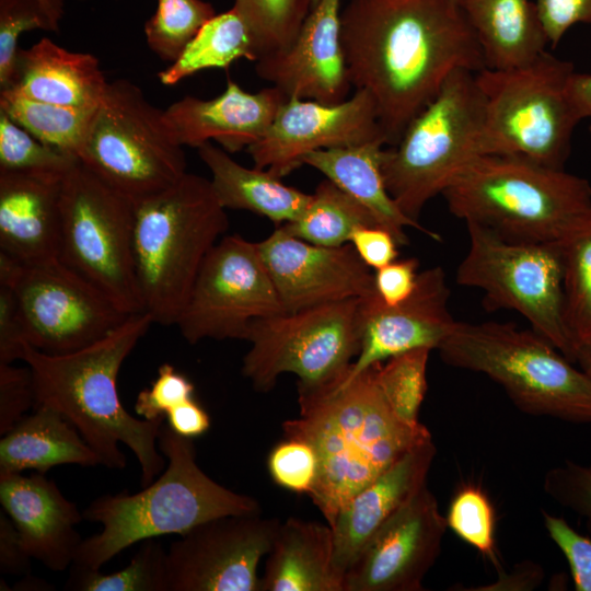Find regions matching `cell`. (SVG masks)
<instances>
[{
  "instance_id": "44dd1931",
  "label": "cell",
  "mask_w": 591,
  "mask_h": 591,
  "mask_svg": "<svg viewBox=\"0 0 591 591\" xmlns=\"http://www.w3.org/2000/svg\"><path fill=\"white\" fill-rule=\"evenodd\" d=\"M343 0H320L312 7L292 45L256 61L259 78L288 99L337 104L347 100L349 80L340 38Z\"/></svg>"
},
{
  "instance_id": "7a4b0ae2",
  "label": "cell",
  "mask_w": 591,
  "mask_h": 591,
  "mask_svg": "<svg viewBox=\"0 0 591 591\" xmlns=\"http://www.w3.org/2000/svg\"><path fill=\"white\" fill-rule=\"evenodd\" d=\"M376 368L298 389L300 415L282 424L283 438L303 440L316 453L317 478L309 497L329 526L357 493L432 438L421 422L409 425L395 415Z\"/></svg>"
},
{
  "instance_id": "7dc6e473",
  "label": "cell",
  "mask_w": 591,
  "mask_h": 591,
  "mask_svg": "<svg viewBox=\"0 0 591 591\" xmlns=\"http://www.w3.org/2000/svg\"><path fill=\"white\" fill-rule=\"evenodd\" d=\"M35 407L30 368L0 363V436L12 429Z\"/></svg>"
},
{
  "instance_id": "d6a6232c",
  "label": "cell",
  "mask_w": 591,
  "mask_h": 591,
  "mask_svg": "<svg viewBox=\"0 0 591 591\" xmlns=\"http://www.w3.org/2000/svg\"><path fill=\"white\" fill-rule=\"evenodd\" d=\"M281 227L317 245L341 246L350 243L357 229L380 224L364 206L326 178L316 186L301 217Z\"/></svg>"
},
{
  "instance_id": "f5cc1de1",
  "label": "cell",
  "mask_w": 591,
  "mask_h": 591,
  "mask_svg": "<svg viewBox=\"0 0 591 591\" xmlns=\"http://www.w3.org/2000/svg\"><path fill=\"white\" fill-rule=\"evenodd\" d=\"M32 557L25 551L20 534L9 518L0 512V570L16 576L31 573Z\"/></svg>"
},
{
  "instance_id": "7bdbcfd3",
  "label": "cell",
  "mask_w": 591,
  "mask_h": 591,
  "mask_svg": "<svg viewBox=\"0 0 591 591\" xmlns=\"http://www.w3.org/2000/svg\"><path fill=\"white\" fill-rule=\"evenodd\" d=\"M267 468L278 486L309 496L317 478V456L308 442L285 438L269 452Z\"/></svg>"
},
{
  "instance_id": "9f6ffc18",
  "label": "cell",
  "mask_w": 591,
  "mask_h": 591,
  "mask_svg": "<svg viewBox=\"0 0 591 591\" xmlns=\"http://www.w3.org/2000/svg\"><path fill=\"white\" fill-rule=\"evenodd\" d=\"M568 93L579 119L591 117V74L575 71L569 80Z\"/></svg>"
},
{
  "instance_id": "680465c9",
  "label": "cell",
  "mask_w": 591,
  "mask_h": 591,
  "mask_svg": "<svg viewBox=\"0 0 591 591\" xmlns=\"http://www.w3.org/2000/svg\"><path fill=\"white\" fill-rule=\"evenodd\" d=\"M54 25L59 30L60 21L65 13L63 0H38Z\"/></svg>"
},
{
  "instance_id": "94428289",
  "label": "cell",
  "mask_w": 591,
  "mask_h": 591,
  "mask_svg": "<svg viewBox=\"0 0 591 591\" xmlns=\"http://www.w3.org/2000/svg\"><path fill=\"white\" fill-rule=\"evenodd\" d=\"M590 131H591V126H590Z\"/></svg>"
},
{
  "instance_id": "ab89813d",
  "label": "cell",
  "mask_w": 591,
  "mask_h": 591,
  "mask_svg": "<svg viewBox=\"0 0 591 591\" xmlns=\"http://www.w3.org/2000/svg\"><path fill=\"white\" fill-rule=\"evenodd\" d=\"M78 161L42 142L0 111V170L63 178Z\"/></svg>"
},
{
  "instance_id": "b9f144b4",
  "label": "cell",
  "mask_w": 591,
  "mask_h": 591,
  "mask_svg": "<svg viewBox=\"0 0 591 591\" xmlns=\"http://www.w3.org/2000/svg\"><path fill=\"white\" fill-rule=\"evenodd\" d=\"M34 30L59 32L38 0H0V90L11 84L21 34Z\"/></svg>"
},
{
  "instance_id": "9a60e30c",
  "label": "cell",
  "mask_w": 591,
  "mask_h": 591,
  "mask_svg": "<svg viewBox=\"0 0 591 591\" xmlns=\"http://www.w3.org/2000/svg\"><path fill=\"white\" fill-rule=\"evenodd\" d=\"M285 312L256 242L233 234L206 256L175 325L189 344L246 340L253 321Z\"/></svg>"
},
{
  "instance_id": "4fadbf2b",
  "label": "cell",
  "mask_w": 591,
  "mask_h": 591,
  "mask_svg": "<svg viewBox=\"0 0 591 591\" xmlns=\"http://www.w3.org/2000/svg\"><path fill=\"white\" fill-rule=\"evenodd\" d=\"M359 301L349 299L253 321L242 374L264 393L283 373L298 376V389L340 378L360 351Z\"/></svg>"
},
{
  "instance_id": "6125c7cd",
  "label": "cell",
  "mask_w": 591,
  "mask_h": 591,
  "mask_svg": "<svg viewBox=\"0 0 591 591\" xmlns=\"http://www.w3.org/2000/svg\"><path fill=\"white\" fill-rule=\"evenodd\" d=\"M459 2H460V0H459Z\"/></svg>"
},
{
  "instance_id": "d6986e66",
  "label": "cell",
  "mask_w": 591,
  "mask_h": 591,
  "mask_svg": "<svg viewBox=\"0 0 591 591\" xmlns=\"http://www.w3.org/2000/svg\"><path fill=\"white\" fill-rule=\"evenodd\" d=\"M256 245L286 312L374 293V273L350 243L317 245L278 225Z\"/></svg>"
},
{
  "instance_id": "cb8c5ba5",
  "label": "cell",
  "mask_w": 591,
  "mask_h": 591,
  "mask_svg": "<svg viewBox=\"0 0 591 591\" xmlns=\"http://www.w3.org/2000/svg\"><path fill=\"white\" fill-rule=\"evenodd\" d=\"M436 454L432 438L416 445L357 493L338 513L331 526L333 564L343 579L373 534L427 485Z\"/></svg>"
},
{
  "instance_id": "8992f818",
  "label": "cell",
  "mask_w": 591,
  "mask_h": 591,
  "mask_svg": "<svg viewBox=\"0 0 591 591\" xmlns=\"http://www.w3.org/2000/svg\"><path fill=\"white\" fill-rule=\"evenodd\" d=\"M228 228L210 179L193 173L136 204V275L153 323L176 324L206 256Z\"/></svg>"
},
{
  "instance_id": "ee69618b",
  "label": "cell",
  "mask_w": 591,
  "mask_h": 591,
  "mask_svg": "<svg viewBox=\"0 0 591 591\" xmlns=\"http://www.w3.org/2000/svg\"><path fill=\"white\" fill-rule=\"evenodd\" d=\"M543 491L577 514L591 533V465L567 460L552 467L544 475Z\"/></svg>"
},
{
  "instance_id": "f35d334b",
  "label": "cell",
  "mask_w": 591,
  "mask_h": 591,
  "mask_svg": "<svg viewBox=\"0 0 591 591\" xmlns=\"http://www.w3.org/2000/svg\"><path fill=\"white\" fill-rule=\"evenodd\" d=\"M430 349H414L378 363L382 393L395 415L409 425L419 424V410L427 392Z\"/></svg>"
},
{
  "instance_id": "603a6c76",
  "label": "cell",
  "mask_w": 591,
  "mask_h": 591,
  "mask_svg": "<svg viewBox=\"0 0 591 591\" xmlns=\"http://www.w3.org/2000/svg\"><path fill=\"white\" fill-rule=\"evenodd\" d=\"M287 100L274 85L250 93L229 80L213 99L187 95L164 112L182 146L198 148L215 140L227 152H236L264 137Z\"/></svg>"
},
{
  "instance_id": "e0dca14e",
  "label": "cell",
  "mask_w": 591,
  "mask_h": 591,
  "mask_svg": "<svg viewBox=\"0 0 591 591\" xmlns=\"http://www.w3.org/2000/svg\"><path fill=\"white\" fill-rule=\"evenodd\" d=\"M371 141L387 146L372 97L356 90L337 104L288 99L264 137L247 152L255 167L281 178L303 165V158L313 151Z\"/></svg>"
},
{
  "instance_id": "816d5d0a",
  "label": "cell",
  "mask_w": 591,
  "mask_h": 591,
  "mask_svg": "<svg viewBox=\"0 0 591 591\" xmlns=\"http://www.w3.org/2000/svg\"><path fill=\"white\" fill-rule=\"evenodd\" d=\"M25 344L22 321L12 289L0 283V363L21 359Z\"/></svg>"
},
{
  "instance_id": "ffe728a7",
  "label": "cell",
  "mask_w": 591,
  "mask_h": 591,
  "mask_svg": "<svg viewBox=\"0 0 591 591\" xmlns=\"http://www.w3.org/2000/svg\"><path fill=\"white\" fill-rule=\"evenodd\" d=\"M449 297L445 273L433 266L419 271L413 293L397 304L385 305L375 291L361 298V346L349 375L414 349L438 350L457 324Z\"/></svg>"
},
{
  "instance_id": "8d00e7d4",
  "label": "cell",
  "mask_w": 591,
  "mask_h": 591,
  "mask_svg": "<svg viewBox=\"0 0 591 591\" xmlns=\"http://www.w3.org/2000/svg\"><path fill=\"white\" fill-rule=\"evenodd\" d=\"M216 11L204 0H158L144 24L149 48L162 60L174 62Z\"/></svg>"
},
{
  "instance_id": "c3c4849f",
  "label": "cell",
  "mask_w": 591,
  "mask_h": 591,
  "mask_svg": "<svg viewBox=\"0 0 591 591\" xmlns=\"http://www.w3.org/2000/svg\"><path fill=\"white\" fill-rule=\"evenodd\" d=\"M548 45L557 46L576 24L591 26V0H535Z\"/></svg>"
},
{
  "instance_id": "6f0895ef",
  "label": "cell",
  "mask_w": 591,
  "mask_h": 591,
  "mask_svg": "<svg viewBox=\"0 0 591 591\" xmlns=\"http://www.w3.org/2000/svg\"><path fill=\"white\" fill-rule=\"evenodd\" d=\"M575 363L591 378V336L576 346Z\"/></svg>"
},
{
  "instance_id": "3957f363",
  "label": "cell",
  "mask_w": 591,
  "mask_h": 591,
  "mask_svg": "<svg viewBox=\"0 0 591 591\" xmlns=\"http://www.w3.org/2000/svg\"><path fill=\"white\" fill-rule=\"evenodd\" d=\"M152 323L147 312L135 313L82 349L49 355L25 343L21 355L32 372L35 406L45 405L65 416L101 465L124 468L127 459L119 443L127 445L140 465L142 487L166 466L158 444L163 419H139L129 414L119 399L117 378Z\"/></svg>"
},
{
  "instance_id": "7c38bea8",
  "label": "cell",
  "mask_w": 591,
  "mask_h": 591,
  "mask_svg": "<svg viewBox=\"0 0 591 591\" xmlns=\"http://www.w3.org/2000/svg\"><path fill=\"white\" fill-rule=\"evenodd\" d=\"M468 248L459 285L484 291L489 310H514L531 328L575 363V343L564 314L561 244L518 242L467 222Z\"/></svg>"
},
{
  "instance_id": "52a82bcc",
  "label": "cell",
  "mask_w": 591,
  "mask_h": 591,
  "mask_svg": "<svg viewBox=\"0 0 591 591\" xmlns=\"http://www.w3.org/2000/svg\"><path fill=\"white\" fill-rule=\"evenodd\" d=\"M438 351L448 366L495 381L522 413L591 424V378L532 328L457 322Z\"/></svg>"
},
{
  "instance_id": "4dcf8cb0",
  "label": "cell",
  "mask_w": 591,
  "mask_h": 591,
  "mask_svg": "<svg viewBox=\"0 0 591 591\" xmlns=\"http://www.w3.org/2000/svg\"><path fill=\"white\" fill-rule=\"evenodd\" d=\"M197 151L224 209L247 210L281 225L300 218L312 199V194L283 184L267 170L239 164L211 141Z\"/></svg>"
},
{
  "instance_id": "484cf974",
  "label": "cell",
  "mask_w": 591,
  "mask_h": 591,
  "mask_svg": "<svg viewBox=\"0 0 591 591\" xmlns=\"http://www.w3.org/2000/svg\"><path fill=\"white\" fill-rule=\"evenodd\" d=\"M107 85L95 56L70 51L44 37L27 49L19 48L5 90L33 101L86 108L100 104Z\"/></svg>"
},
{
  "instance_id": "6da1fadb",
  "label": "cell",
  "mask_w": 591,
  "mask_h": 591,
  "mask_svg": "<svg viewBox=\"0 0 591 591\" xmlns=\"http://www.w3.org/2000/svg\"><path fill=\"white\" fill-rule=\"evenodd\" d=\"M340 38L350 83L372 97L390 147L454 71L486 68L459 0H348Z\"/></svg>"
},
{
  "instance_id": "f546056e",
  "label": "cell",
  "mask_w": 591,
  "mask_h": 591,
  "mask_svg": "<svg viewBox=\"0 0 591 591\" xmlns=\"http://www.w3.org/2000/svg\"><path fill=\"white\" fill-rule=\"evenodd\" d=\"M100 464L77 428L56 409L38 405L0 439V474L33 470L45 474L58 465Z\"/></svg>"
},
{
  "instance_id": "11a10c76",
  "label": "cell",
  "mask_w": 591,
  "mask_h": 591,
  "mask_svg": "<svg viewBox=\"0 0 591 591\" xmlns=\"http://www.w3.org/2000/svg\"><path fill=\"white\" fill-rule=\"evenodd\" d=\"M543 569L535 563L523 561L510 572H501L496 581L479 588H468L470 591H528L533 590L543 581Z\"/></svg>"
},
{
  "instance_id": "9c48e42d",
  "label": "cell",
  "mask_w": 591,
  "mask_h": 591,
  "mask_svg": "<svg viewBox=\"0 0 591 591\" xmlns=\"http://www.w3.org/2000/svg\"><path fill=\"white\" fill-rule=\"evenodd\" d=\"M571 62L544 51L521 67L475 72L484 97L482 152L525 158L564 169L581 121L568 84Z\"/></svg>"
},
{
  "instance_id": "5b68a950",
  "label": "cell",
  "mask_w": 591,
  "mask_h": 591,
  "mask_svg": "<svg viewBox=\"0 0 591 591\" xmlns=\"http://www.w3.org/2000/svg\"><path fill=\"white\" fill-rule=\"evenodd\" d=\"M441 195L453 216L510 241L563 244L591 225L588 179L517 155L478 157Z\"/></svg>"
},
{
  "instance_id": "ba28073f",
  "label": "cell",
  "mask_w": 591,
  "mask_h": 591,
  "mask_svg": "<svg viewBox=\"0 0 591 591\" xmlns=\"http://www.w3.org/2000/svg\"><path fill=\"white\" fill-rule=\"evenodd\" d=\"M484 112L475 72L459 69L408 124L397 143L384 148L386 188L407 217L418 221L425 205L483 155Z\"/></svg>"
},
{
  "instance_id": "4316f807",
  "label": "cell",
  "mask_w": 591,
  "mask_h": 591,
  "mask_svg": "<svg viewBox=\"0 0 591 591\" xmlns=\"http://www.w3.org/2000/svg\"><path fill=\"white\" fill-rule=\"evenodd\" d=\"M383 141L323 149L303 158V164L314 167L326 178L364 206L387 230L398 245H407L405 229L413 228L432 240L440 241L438 233L407 217L391 197L382 172Z\"/></svg>"
},
{
  "instance_id": "1f68e13d",
  "label": "cell",
  "mask_w": 591,
  "mask_h": 591,
  "mask_svg": "<svg viewBox=\"0 0 591 591\" xmlns=\"http://www.w3.org/2000/svg\"><path fill=\"white\" fill-rule=\"evenodd\" d=\"M242 58L256 61L258 55L251 28L232 7L206 22L182 55L160 71L158 78L164 85H174L198 71L227 68Z\"/></svg>"
},
{
  "instance_id": "7402d4cb",
  "label": "cell",
  "mask_w": 591,
  "mask_h": 591,
  "mask_svg": "<svg viewBox=\"0 0 591 591\" xmlns=\"http://www.w3.org/2000/svg\"><path fill=\"white\" fill-rule=\"evenodd\" d=\"M44 475L0 474V502L27 554L53 571H63L83 540L76 526L84 518Z\"/></svg>"
},
{
  "instance_id": "d590c367",
  "label": "cell",
  "mask_w": 591,
  "mask_h": 591,
  "mask_svg": "<svg viewBox=\"0 0 591 591\" xmlns=\"http://www.w3.org/2000/svg\"><path fill=\"white\" fill-rule=\"evenodd\" d=\"M233 8L251 28L259 60L292 45L312 4L311 0H234Z\"/></svg>"
},
{
  "instance_id": "bcb514c9",
  "label": "cell",
  "mask_w": 591,
  "mask_h": 591,
  "mask_svg": "<svg viewBox=\"0 0 591 591\" xmlns=\"http://www.w3.org/2000/svg\"><path fill=\"white\" fill-rule=\"evenodd\" d=\"M545 530L565 556L575 590L591 591V536L576 531L565 519L543 511Z\"/></svg>"
},
{
  "instance_id": "681fc988",
  "label": "cell",
  "mask_w": 591,
  "mask_h": 591,
  "mask_svg": "<svg viewBox=\"0 0 591 591\" xmlns=\"http://www.w3.org/2000/svg\"><path fill=\"white\" fill-rule=\"evenodd\" d=\"M419 262L409 257L395 259L374 270V291L385 305L406 300L414 291L418 278Z\"/></svg>"
},
{
  "instance_id": "ac0fdd59",
  "label": "cell",
  "mask_w": 591,
  "mask_h": 591,
  "mask_svg": "<svg viewBox=\"0 0 591 591\" xmlns=\"http://www.w3.org/2000/svg\"><path fill=\"white\" fill-rule=\"evenodd\" d=\"M448 523L425 485L368 541L344 578V591H421Z\"/></svg>"
},
{
  "instance_id": "f1b7e54d",
  "label": "cell",
  "mask_w": 591,
  "mask_h": 591,
  "mask_svg": "<svg viewBox=\"0 0 591 591\" xmlns=\"http://www.w3.org/2000/svg\"><path fill=\"white\" fill-rule=\"evenodd\" d=\"M460 7L488 69L521 67L537 58L548 45L535 1L460 0Z\"/></svg>"
},
{
  "instance_id": "8fae6325",
  "label": "cell",
  "mask_w": 591,
  "mask_h": 591,
  "mask_svg": "<svg viewBox=\"0 0 591 591\" xmlns=\"http://www.w3.org/2000/svg\"><path fill=\"white\" fill-rule=\"evenodd\" d=\"M136 204L80 160L61 186L59 259L126 314L144 312L135 254Z\"/></svg>"
},
{
  "instance_id": "5bb4252c",
  "label": "cell",
  "mask_w": 591,
  "mask_h": 591,
  "mask_svg": "<svg viewBox=\"0 0 591 591\" xmlns=\"http://www.w3.org/2000/svg\"><path fill=\"white\" fill-rule=\"evenodd\" d=\"M0 283L15 296L25 343L45 354L82 349L129 316L59 258L23 263L0 252Z\"/></svg>"
},
{
  "instance_id": "91938a15",
  "label": "cell",
  "mask_w": 591,
  "mask_h": 591,
  "mask_svg": "<svg viewBox=\"0 0 591 591\" xmlns=\"http://www.w3.org/2000/svg\"><path fill=\"white\" fill-rule=\"evenodd\" d=\"M320 0H311L312 7H314Z\"/></svg>"
},
{
  "instance_id": "30bf717a",
  "label": "cell",
  "mask_w": 591,
  "mask_h": 591,
  "mask_svg": "<svg viewBox=\"0 0 591 591\" xmlns=\"http://www.w3.org/2000/svg\"><path fill=\"white\" fill-rule=\"evenodd\" d=\"M79 160L135 204L164 192L187 172L165 112L126 79L108 82Z\"/></svg>"
},
{
  "instance_id": "277c9868",
  "label": "cell",
  "mask_w": 591,
  "mask_h": 591,
  "mask_svg": "<svg viewBox=\"0 0 591 591\" xmlns=\"http://www.w3.org/2000/svg\"><path fill=\"white\" fill-rule=\"evenodd\" d=\"M194 439L161 427L158 444L166 459L161 475L142 490L103 495L82 512L103 529L80 543L73 563L100 569L125 548L161 535H182L206 521L262 513L255 498L210 478L196 462Z\"/></svg>"
},
{
  "instance_id": "2e32d148",
  "label": "cell",
  "mask_w": 591,
  "mask_h": 591,
  "mask_svg": "<svg viewBox=\"0 0 591 591\" xmlns=\"http://www.w3.org/2000/svg\"><path fill=\"white\" fill-rule=\"evenodd\" d=\"M279 524L262 513L198 524L166 552V591H260L258 565Z\"/></svg>"
},
{
  "instance_id": "db71d44e",
  "label": "cell",
  "mask_w": 591,
  "mask_h": 591,
  "mask_svg": "<svg viewBox=\"0 0 591 591\" xmlns=\"http://www.w3.org/2000/svg\"><path fill=\"white\" fill-rule=\"evenodd\" d=\"M165 418L174 432L189 439L202 436L210 427L208 413L195 398L172 409Z\"/></svg>"
},
{
  "instance_id": "836d02e7",
  "label": "cell",
  "mask_w": 591,
  "mask_h": 591,
  "mask_svg": "<svg viewBox=\"0 0 591 591\" xmlns=\"http://www.w3.org/2000/svg\"><path fill=\"white\" fill-rule=\"evenodd\" d=\"M97 107V106H96ZM96 107L38 102L0 91V111L42 142L79 158Z\"/></svg>"
},
{
  "instance_id": "d4e9b609",
  "label": "cell",
  "mask_w": 591,
  "mask_h": 591,
  "mask_svg": "<svg viewBox=\"0 0 591 591\" xmlns=\"http://www.w3.org/2000/svg\"><path fill=\"white\" fill-rule=\"evenodd\" d=\"M63 178L0 170L1 253L23 263L59 257Z\"/></svg>"
},
{
  "instance_id": "83f0119b",
  "label": "cell",
  "mask_w": 591,
  "mask_h": 591,
  "mask_svg": "<svg viewBox=\"0 0 591 591\" xmlns=\"http://www.w3.org/2000/svg\"><path fill=\"white\" fill-rule=\"evenodd\" d=\"M329 524L289 518L280 522L260 577V591H344L333 564Z\"/></svg>"
},
{
  "instance_id": "f6af8a7d",
  "label": "cell",
  "mask_w": 591,
  "mask_h": 591,
  "mask_svg": "<svg viewBox=\"0 0 591 591\" xmlns=\"http://www.w3.org/2000/svg\"><path fill=\"white\" fill-rule=\"evenodd\" d=\"M194 392L195 386L186 375L163 363L151 386L139 392L135 412L147 420L163 419L172 409L193 399Z\"/></svg>"
},
{
  "instance_id": "f907efd6",
  "label": "cell",
  "mask_w": 591,
  "mask_h": 591,
  "mask_svg": "<svg viewBox=\"0 0 591 591\" xmlns=\"http://www.w3.org/2000/svg\"><path fill=\"white\" fill-rule=\"evenodd\" d=\"M360 259L371 269L378 270L397 259L398 243L381 227L357 229L350 239Z\"/></svg>"
},
{
  "instance_id": "e575fe53",
  "label": "cell",
  "mask_w": 591,
  "mask_h": 591,
  "mask_svg": "<svg viewBox=\"0 0 591 591\" xmlns=\"http://www.w3.org/2000/svg\"><path fill=\"white\" fill-rule=\"evenodd\" d=\"M166 549L155 538L142 541L123 569H100L72 564L65 589L79 591H166Z\"/></svg>"
},
{
  "instance_id": "74e56055",
  "label": "cell",
  "mask_w": 591,
  "mask_h": 591,
  "mask_svg": "<svg viewBox=\"0 0 591 591\" xmlns=\"http://www.w3.org/2000/svg\"><path fill=\"white\" fill-rule=\"evenodd\" d=\"M564 314L576 346L591 336V225L561 244Z\"/></svg>"
},
{
  "instance_id": "60d3db41",
  "label": "cell",
  "mask_w": 591,
  "mask_h": 591,
  "mask_svg": "<svg viewBox=\"0 0 591 591\" xmlns=\"http://www.w3.org/2000/svg\"><path fill=\"white\" fill-rule=\"evenodd\" d=\"M445 519L448 528L462 541L497 565L495 513L482 489L462 487L451 500Z\"/></svg>"
}]
</instances>
